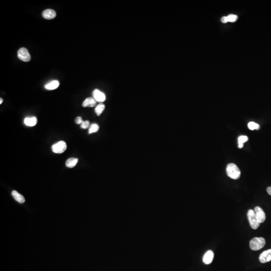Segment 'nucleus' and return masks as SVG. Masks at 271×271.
Wrapping results in <instances>:
<instances>
[{
	"label": "nucleus",
	"mask_w": 271,
	"mask_h": 271,
	"mask_svg": "<svg viewBox=\"0 0 271 271\" xmlns=\"http://www.w3.org/2000/svg\"><path fill=\"white\" fill-rule=\"evenodd\" d=\"M227 175L229 177L233 179H239L241 176V172L239 168L235 164L230 163L227 165L226 168Z\"/></svg>",
	"instance_id": "nucleus-1"
},
{
	"label": "nucleus",
	"mask_w": 271,
	"mask_h": 271,
	"mask_svg": "<svg viewBox=\"0 0 271 271\" xmlns=\"http://www.w3.org/2000/svg\"><path fill=\"white\" fill-rule=\"evenodd\" d=\"M266 241L262 237H255L251 239L250 242V247L253 250H260L265 246Z\"/></svg>",
	"instance_id": "nucleus-2"
},
{
	"label": "nucleus",
	"mask_w": 271,
	"mask_h": 271,
	"mask_svg": "<svg viewBox=\"0 0 271 271\" xmlns=\"http://www.w3.org/2000/svg\"><path fill=\"white\" fill-rule=\"evenodd\" d=\"M247 219L251 227L254 230H257L260 226V224L257 220L255 211L253 209H250L247 213Z\"/></svg>",
	"instance_id": "nucleus-3"
},
{
	"label": "nucleus",
	"mask_w": 271,
	"mask_h": 271,
	"mask_svg": "<svg viewBox=\"0 0 271 271\" xmlns=\"http://www.w3.org/2000/svg\"><path fill=\"white\" fill-rule=\"evenodd\" d=\"M67 149L66 143L63 141L58 142L52 146V150L57 154H61Z\"/></svg>",
	"instance_id": "nucleus-4"
},
{
	"label": "nucleus",
	"mask_w": 271,
	"mask_h": 271,
	"mask_svg": "<svg viewBox=\"0 0 271 271\" xmlns=\"http://www.w3.org/2000/svg\"><path fill=\"white\" fill-rule=\"evenodd\" d=\"M18 57L24 62H29L31 60V55L28 50L24 47L21 48L18 51Z\"/></svg>",
	"instance_id": "nucleus-5"
},
{
	"label": "nucleus",
	"mask_w": 271,
	"mask_h": 271,
	"mask_svg": "<svg viewBox=\"0 0 271 271\" xmlns=\"http://www.w3.org/2000/svg\"><path fill=\"white\" fill-rule=\"evenodd\" d=\"M254 211L257 220L259 223L261 224L264 222L266 220V214L262 208L259 206H257L255 208Z\"/></svg>",
	"instance_id": "nucleus-6"
},
{
	"label": "nucleus",
	"mask_w": 271,
	"mask_h": 271,
	"mask_svg": "<svg viewBox=\"0 0 271 271\" xmlns=\"http://www.w3.org/2000/svg\"><path fill=\"white\" fill-rule=\"evenodd\" d=\"M260 262L262 263H266L271 261V249L265 250L261 254L259 257Z\"/></svg>",
	"instance_id": "nucleus-7"
},
{
	"label": "nucleus",
	"mask_w": 271,
	"mask_h": 271,
	"mask_svg": "<svg viewBox=\"0 0 271 271\" xmlns=\"http://www.w3.org/2000/svg\"><path fill=\"white\" fill-rule=\"evenodd\" d=\"M92 94H93V97H93L95 99L97 102L103 103L105 101V100L106 99V97L104 93L97 89H95L94 90Z\"/></svg>",
	"instance_id": "nucleus-8"
},
{
	"label": "nucleus",
	"mask_w": 271,
	"mask_h": 271,
	"mask_svg": "<svg viewBox=\"0 0 271 271\" xmlns=\"http://www.w3.org/2000/svg\"><path fill=\"white\" fill-rule=\"evenodd\" d=\"M214 258V253L213 250H208L203 255V262L206 265H209L213 262Z\"/></svg>",
	"instance_id": "nucleus-9"
},
{
	"label": "nucleus",
	"mask_w": 271,
	"mask_h": 271,
	"mask_svg": "<svg viewBox=\"0 0 271 271\" xmlns=\"http://www.w3.org/2000/svg\"><path fill=\"white\" fill-rule=\"evenodd\" d=\"M56 16V14L54 10L52 9H47L42 12V16L45 19L50 20L54 19Z\"/></svg>",
	"instance_id": "nucleus-10"
},
{
	"label": "nucleus",
	"mask_w": 271,
	"mask_h": 271,
	"mask_svg": "<svg viewBox=\"0 0 271 271\" xmlns=\"http://www.w3.org/2000/svg\"><path fill=\"white\" fill-rule=\"evenodd\" d=\"M97 103V101L94 97H88L84 100L83 102V107H94L95 106Z\"/></svg>",
	"instance_id": "nucleus-11"
},
{
	"label": "nucleus",
	"mask_w": 271,
	"mask_h": 271,
	"mask_svg": "<svg viewBox=\"0 0 271 271\" xmlns=\"http://www.w3.org/2000/svg\"><path fill=\"white\" fill-rule=\"evenodd\" d=\"M24 124L29 127H33L37 123V119L35 117H27L24 119Z\"/></svg>",
	"instance_id": "nucleus-12"
},
{
	"label": "nucleus",
	"mask_w": 271,
	"mask_h": 271,
	"mask_svg": "<svg viewBox=\"0 0 271 271\" xmlns=\"http://www.w3.org/2000/svg\"><path fill=\"white\" fill-rule=\"evenodd\" d=\"M12 195L15 199L19 203H23L25 202V199L24 198V196L22 195H21V194L18 193L17 191H15V190L13 191L12 192Z\"/></svg>",
	"instance_id": "nucleus-13"
},
{
	"label": "nucleus",
	"mask_w": 271,
	"mask_h": 271,
	"mask_svg": "<svg viewBox=\"0 0 271 271\" xmlns=\"http://www.w3.org/2000/svg\"><path fill=\"white\" fill-rule=\"evenodd\" d=\"M59 83L58 80H53L45 86V88L48 90H54L58 87Z\"/></svg>",
	"instance_id": "nucleus-14"
},
{
	"label": "nucleus",
	"mask_w": 271,
	"mask_h": 271,
	"mask_svg": "<svg viewBox=\"0 0 271 271\" xmlns=\"http://www.w3.org/2000/svg\"><path fill=\"white\" fill-rule=\"evenodd\" d=\"M78 158H70L67 160L65 163L66 166L68 168H73L75 166L76 164L78 163Z\"/></svg>",
	"instance_id": "nucleus-15"
},
{
	"label": "nucleus",
	"mask_w": 271,
	"mask_h": 271,
	"mask_svg": "<svg viewBox=\"0 0 271 271\" xmlns=\"http://www.w3.org/2000/svg\"><path fill=\"white\" fill-rule=\"evenodd\" d=\"M249 138L247 136H241L238 138V147L241 149L244 146V143L247 142Z\"/></svg>",
	"instance_id": "nucleus-16"
},
{
	"label": "nucleus",
	"mask_w": 271,
	"mask_h": 271,
	"mask_svg": "<svg viewBox=\"0 0 271 271\" xmlns=\"http://www.w3.org/2000/svg\"><path fill=\"white\" fill-rule=\"evenodd\" d=\"M105 109V106L103 103H100L98 104L95 109V113L97 116H100L103 112Z\"/></svg>",
	"instance_id": "nucleus-17"
},
{
	"label": "nucleus",
	"mask_w": 271,
	"mask_h": 271,
	"mask_svg": "<svg viewBox=\"0 0 271 271\" xmlns=\"http://www.w3.org/2000/svg\"><path fill=\"white\" fill-rule=\"evenodd\" d=\"M99 129H100V127L97 124H95V123L91 124L90 127H89V134H90L96 133L98 131Z\"/></svg>",
	"instance_id": "nucleus-18"
},
{
	"label": "nucleus",
	"mask_w": 271,
	"mask_h": 271,
	"mask_svg": "<svg viewBox=\"0 0 271 271\" xmlns=\"http://www.w3.org/2000/svg\"><path fill=\"white\" fill-rule=\"evenodd\" d=\"M248 128L250 130H258L260 129V126L258 124L251 122L248 124Z\"/></svg>",
	"instance_id": "nucleus-19"
},
{
	"label": "nucleus",
	"mask_w": 271,
	"mask_h": 271,
	"mask_svg": "<svg viewBox=\"0 0 271 271\" xmlns=\"http://www.w3.org/2000/svg\"><path fill=\"white\" fill-rule=\"evenodd\" d=\"M227 17V18H228V22H234L238 20V16H236V15H229Z\"/></svg>",
	"instance_id": "nucleus-20"
},
{
	"label": "nucleus",
	"mask_w": 271,
	"mask_h": 271,
	"mask_svg": "<svg viewBox=\"0 0 271 271\" xmlns=\"http://www.w3.org/2000/svg\"><path fill=\"white\" fill-rule=\"evenodd\" d=\"M90 122L89 120H84L80 125V127L83 129H86L90 127Z\"/></svg>",
	"instance_id": "nucleus-21"
},
{
	"label": "nucleus",
	"mask_w": 271,
	"mask_h": 271,
	"mask_svg": "<svg viewBox=\"0 0 271 271\" xmlns=\"http://www.w3.org/2000/svg\"><path fill=\"white\" fill-rule=\"evenodd\" d=\"M83 122V119L80 117H76V119H75V122L77 125H79V124L81 125Z\"/></svg>",
	"instance_id": "nucleus-22"
},
{
	"label": "nucleus",
	"mask_w": 271,
	"mask_h": 271,
	"mask_svg": "<svg viewBox=\"0 0 271 271\" xmlns=\"http://www.w3.org/2000/svg\"><path fill=\"white\" fill-rule=\"evenodd\" d=\"M221 21L223 23H227V22H228V18H227V16H224V17H222V19H221Z\"/></svg>",
	"instance_id": "nucleus-23"
},
{
	"label": "nucleus",
	"mask_w": 271,
	"mask_h": 271,
	"mask_svg": "<svg viewBox=\"0 0 271 271\" xmlns=\"http://www.w3.org/2000/svg\"><path fill=\"white\" fill-rule=\"evenodd\" d=\"M267 192H268V193L270 195H271V186L267 188Z\"/></svg>",
	"instance_id": "nucleus-24"
},
{
	"label": "nucleus",
	"mask_w": 271,
	"mask_h": 271,
	"mask_svg": "<svg viewBox=\"0 0 271 271\" xmlns=\"http://www.w3.org/2000/svg\"><path fill=\"white\" fill-rule=\"evenodd\" d=\"M0 100H1V102H0V104H2V103H3V98H1V99H0Z\"/></svg>",
	"instance_id": "nucleus-25"
}]
</instances>
